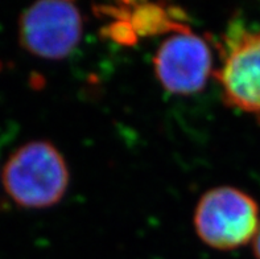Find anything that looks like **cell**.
Returning <instances> with one entry per match:
<instances>
[{
	"label": "cell",
	"instance_id": "3957f363",
	"mask_svg": "<svg viewBox=\"0 0 260 259\" xmlns=\"http://www.w3.org/2000/svg\"><path fill=\"white\" fill-rule=\"evenodd\" d=\"M222 65L214 72L228 106L252 115L260 123V28L241 21L229 26L221 46Z\"/></svg>",
	"mask_w": 260,
	"mask_h": 259
},
{
	"label": "cell",
	"instance_id": "7a4b0ae2",
	"mask_svg": "<svg viewBox=\"0 0 260 259\" xmlns=\"http://www.w3.org/2000/svg\"><path fill=\"white\" fill-rule=\"evenodd\" d=\"M259 223L256 201L234 187L208 190L194 210L198 237L217 250H234L251 242Z\"/></svg>",
	"mask_w": 260,
	"mask_h": 259
},
{
	"label": "cell",
	"instance_id": "277c9868",
	"mask_svg": "<svg viewBox=\"0 0 260 259\" xmlns=\"http://www.w3.org/2000/svg\"><path fill=\"white\" fill-rule=\"evenodd\" d=\"M83 19L74 3L44 0L26 8L19 20L20 44L45 60L69 56L81 43Z\"/></svg>",
	"mask_w": 260,
	"mask_h": 259
},
{
	"label": "cell",
	"instance_id": "6da1fadb",
	"mask_svg": "<svg viewBox=\"0 0 260 259\" xmlns=\"http://www.w3.org/2000/svg\"><path fill=\"white\" fill-rule=\"evenodd\" d=\"M69 180L65 158L46 140L28 141L17 148L2 172L7 194L26 209L56 205L65 196Z\"/></svg>",
	"mask_w": 260,
	"mask_h": 259
},
{
	"label": "cell",
	"instance_id": "5b68a950",
	"mask_svg": "<svg viewBox=\"0 0 260 259\" xmlns=\"http://www.w3.org/2000/svg\"><path fill=\"white\" fill-rule=\"evenodd\" d=\"M153 69L160 85L171 94H196L211 76L213 53L208 41L190 28L162 41L153 57Z\"/></svg>",
	"mask_w": 260,
	"mask_h": 259
},
{
	"label": "cell",
	"instance_id": "8992f818",
	"mask_svg": "<svg viewBox=\"0 0 260 259\" xmlns=\"http://www.w3.org/2000/svg\"><path fill=\"white\" fill-rule=\"evenodd\" d=\"M95 10L96 12L124 17L138 37H151L161 33H178L190 30V26L185 23L184 11L165 3L123 2L112 6L95 7Z\"/></svg>",
	"mask_w": 260,
	"mask_h": 259
},
{
	"label": "cell",
	"instance_id": "52a82bcc",
	"mask_svg": "<svg viewBox=\"0 0 260 259\" xmlns=\"http://www.w3.org/2000/svg\"><path fill=\"white\" fill-rule=\"evenodd\" d=\"M252 247H254V254L255 258L260 259V223L257 227V232L255 234L254 240H252Z\"/></svg>",
	"mask_w": 260,
	"mask_h": 259
}]
</instances>
